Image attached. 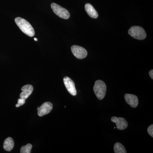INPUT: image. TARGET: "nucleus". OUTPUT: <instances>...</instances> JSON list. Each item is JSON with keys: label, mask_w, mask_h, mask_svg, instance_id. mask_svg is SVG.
<instances>
[{"label": "nucleus", "mask_w": 153, "mask_h": 153, "mask_svg": "<svg viewBox=\"0 0 153 153\" xmlns=\"http://www.w3.org/2000/svg\"><path fill=\"white\" fill-rule=\"evenodd\" d=\"M15 22L23 33L30 37L34 36L35 30L32 25L27 20L20 17H17L15 19Z\"/></svg>", "instance_id": "nucleus-1"}, {"label": "nucleus", "mask_w": 153, "mask_h": 153, "mask_svg": "<svg viewBox=\"0 0 153 153\" xmlns=\"http://www.w3.org/2000/svg\"><path fill=\"white\" fill-rule=\"evenodd\" d=\"M93 90L97 98L102 100L104 98L106 94V84L102 80H97L94 86Z\"/></svg>", "instance_id": "nucleus-2"}, {"label": "nucleus", "mask_w": 153, "mask_h": 153, "mask_svg": "<svg viewBox=\"0 0 153 153\" xmlns=\"http://www.w3.org/2000/svg\"><path fill=\"white\" fill-rule=\"evenodd\" d=\"M128 33L133 38L137 40H144L147 36L143 28L139 26L132 27L128 30Z\"/></svg>", "instance_id": "nucleus-3"}, {"label": "nucleus", "mask_w": 153, "mask_h": 153, "mask_svg": "<svg viewBox=\"0 0 153 153\" xmlns=\"http://www.w3.org/2000/svg\"><path fill=\"white\" fill-rule=\"evenodd\" d=\"M51 7L54 13L58 16L64 19H69L70 13L66 9L54 3L51 4Z\"/></svg>", "instance_id": "nucleus-4"}, {"label": "nucleus", "mask_w": 153, "mask_h": 153, "mask_svg": "<svg viewBox=\"0 0 153 153\" xmlns=\"http://www.w3.org/2000/svg\"><path fill=\"white\" fill-rule=\"evenodd\" d=\"M71 50L74 56L78 59L85 58L88 55L86 49L80 46L74 45L71 47Z\"/></svg>", "instance_id": "nucleus-5"}, {"label": "nucleus", "mask_w": 153, "mask_h": 153, "mask_svg": "<svg viewBox=\"0 0 153 153\" xmlns=\"http://www.w3.org/2000/svg\"><path fill=\"white\" fill-rule=\"evenodd\" d=\"M53 105L51 102H46L41 105L40 107H38V114L39 117H42L48 114L52 110Z\"/></svg>", "instance_id": "nucleus-6"}, {"label": "nucleus", "mask_w": 153, "mask_h": 153, "mask_svg": "<svg viewBox=\"0 0 153 153\" xmlns=\"http://www.w3.org/2000/svg\"><path fill=\"white\" fill-rule=\"evenodd\" d=\"M63 82L68 92L71 95L76 96L77 93L74 81L68 76H65L63 78Z\"/></svg>", "instance_id": "nucleus-7"}, {"label": "nucleus", "mask_w": 153, "mask_h": 153, "mask_svg": "<svg viewBox=\"0 0 153 153\" xmlns=\"http://www.w3.org/2000/svg\"><path fill=\"white\" fill-rule=\"evenodd\" d=\"M111 121L114 123L116 125L118 129L123 130L128 127V124L124 118L122 117H113L111 118Z\"/></svg>", "instance_id": "nucleus-8"}, {"label": "nucleus", "mask_w": 153, "mask_h": 153, "mask_svg": "<svg viewBox=\"0 0 153 153\" xmlns=\"http://www.w3.org/2000/svg\"><path fill=\"white\" fill-rule=\"evenodd\" d=\"M125 99L127 103L131 107L136 108L138 105V99L137 97L134 94H126L124 96Z\"/></svg>", "instance_id": "nucleus-9"}, {"label": "nucleus", "mask_w": 153, "mask_h": 153, "mask_svg": "<svg viewBox=\"0 0 153 153\" xmlns=\"http://www.w3.org/2000/svg\"><path fill=\"white\" fill-rule=\"evenodd\" d=\"M22 92L20 94V98L24 99L26 100L33 92V85L28 84L24 85L22 88Z\"/></svg>", "instance_id": "nucleus-10"}, {"label": "nucleus", "mask_w": 153, "mask_h": 153, "mask_svg": "<svg viewBox=\"0 0 153 153\" xmlns=\"http://www.w3.org/2000/svg\"><path fill=\"white\" fill-rule=\"evenodd\" d=\"M85 9L86 13L88 16L94 19H97L98 17V14L94 7L90 4H86L85 5Z\"/></svg>", "instance_id": "nucleus-11"}, {"label": "nucleus", "mask_w": 153, "mask_h": 153, "mask_svg": "<svg viewBox=\"0 0 153 153\" xmlns=\"http://www.w3.org/2000/svg\"><path fill=\"white\" fill-rule=\"evenodd\" d=\"M14 146H15V143H14L13 140L10 137H9L5 140L3 147L5 150L10 152L13 149Z\"/></svg>", "instance_id": "nucleus-12"}, {"label": "nucleus", "mask_w": 153, "mask_h": 153, "mask_svg": "<svg viewBox=\"0 0 153 153\" xmlns=\"http://www.w3.org/2000/svg\"><path fill=\"white\" fill-rule=\"evenodd\" d=\"M114 153H126L124 146L120 143H116L114 146Z\"/></svg>", "instance_id": "nucleus-13"}, {"label": "nucleus", "mask_w": 153, "mask_h": 153, "mask_svg": "<svg viewBox=\"0 0 153 153\" xmlns=\"http://www.w3.org/2000/svg\"><path fill=\"white\" fill-rule=\"evenodd\" d=\"M33 146L31 144L28 143L26 146H23L21 149V153H31Z\"/></svg>", "instance_id": "nucleus-14"}, {"label": "nucleus", "mask_w": 153, "mask_h": 153, "mask_svg": "<svg viewBox=\"0 0 153 153\" xmlns=\"http://www.w3.org/2000/svg\"><path fill=\"white\" fill-rule=\"evenodd\" d=\"M25 103V100L24 99L20 98L18 99V103L16 105V107H19V106H22Z\"/></svg>", "instance_id": "nucleus-15"}, {"label": "nucleus", "mask_w": 153, "mask_h": 153, "mask_svg": "<svg viewBox=\"0 0 153 153\" xmlns=\"http://www.w3.org/2000/svg\"><path fill=\"white\" fill-rule=\"evenodd\" d=\"M147 131L148 133L152 137H153V125L152 124L151 125L148 127Z\"/></svg>", "instance_id": "nucleus-16"}, {"label": "nucleus", "mask_w": 153, "mask_h": 153, "mask_svg": "<svg viewBox=\"0 0 153 153\" xmlns=\"http://www.w3.org/2000/svg\"><path fill=\"white\" fill-rule=\"evenodd\" d=\"M149 74L151 78H152V79H153V70H151V71H150L149 72Z\"/></svg>", "instance_id": "nucleus-17"}, {"label": "nucleus", "mask_w": 153, "mask_h": 153, "mask_svg": "<svg viewBox=\"0 0 153 153\" xmlns=\"http://www.w3.org/2000/svg\"><path fill=\"white\" fill-rule=\"evenodd\" d=\"M34 40L36 41H38V39L37 38H34Z\"/></svg>", "instance_id": "nucleus-18"}]
</instances>
